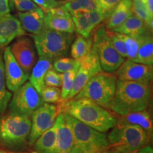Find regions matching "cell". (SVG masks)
Wrapping results in <instances>:
<instances>
[{
  "label": "cell",
  "mask_w": 153,
  "mask_h": 153,
  "mask_svg": "<svg viewBox=\"0 0 153 153\" xmlns=\"http://www.w3.org/2000/svg\"><path fill=\"white\" fill-rule=\"evenodd\" d=\"M31 127L30 117L9 114L0 117V144L9 148L26 143Z\"/></svg>",
  "instance_id": "obj_6"
},
{
  "label": "cell",
  "mask_w": 153,
  "mask_h": 153,
  "mask_svg": "<svg viewBox=\"0 0 153 153\" xmlns=\"http://www.w3.org/2000/svg\"><path fill=\"white\" fill-rule=\"evenodd\" d=\"M78 62L79 60H75L73 58L62 57L55 60L53 68L59 73H64L74 68Z\"/></svg>",
  "instance_id": "obj_33"
},
{
  "label": "cell",
  "mask_w": 153,
  "mask_h": 153,
  "mask_svg": "<svg viewBox=\"0 0 153 153\" xmlns=\"http://www.w3.org/2000/svg\"><path fill=\"white\" fill-rule=\"evenodd\" d=\"M120 38H122L126 49V58L132 61L136 58L137 51H138L140 43V37L134 38L123 34L119 33Z\"/></svg>",
  "instance_id": "obj_30"
},
{
  "label": "cell",
  "mask_w": 153,
  "mask_h": 153,
  "mask_svg": "<svg viewBox=\"0 0 153 153\" xmlns=\"http://www.w3.org/2000/svg\"><path fill=\"white\" fill-rule=\"evenodd\" d=\"M73 135V144L69 153H99L109 146L105 133H101L62 113Z\"/></svg>",
  "instance_id": "obj_3"
},
{
  "label": "cell",
  "mask_w": 153,
  "mask_h": 153,
  "mask_svg": "<svg viewBox=\"0 0 153 153\" xmlns=\"http://www.w3.org/2000/svg\"><path fill=\"white\" fill-rule=\"evenodd\" d=\"M56 137L55 153H69L73 144V135L69 126L66 123L62 113L55 120Z\"/></svg>",
  "instance_id": "obj_17"
},
{
  "label": "cell",
  "mask_w": 153,
  "mask_h": 153,
  "mask_svg": "<svg viewBox=\"0 0 153 153\" xmlns=\"http://www.w3.org/2000/svg\"><path fill=\"white\" fill-rule=\"evenodd\" d=\"M117 81L115 74L101 71L93 76L74 98L88 99L108 109L116 92Z\"/></svg>",
  "instance_id": "obj_5"
},
{
  "label": "cell",
  "mask_w": 153,
  "mask_h": 153,
  "mask_svg": "<svg viewBox=\"0 0 153 153\" xmlns=\"http://www.w3.org/2000/svg\"><path fill=\"white\" fill-rule=\"evenodd\" d=\"M117 125L140 126L151 136L152 135V120L147 109L117 116Z\"/></svg>",
  "instance_id": "obj_20"
},
{
  "label": "cell",
  "mask_w": 153,
  "mask_h": 153,
  "mask_svg": "<svg viewBox=\"0 0 153 153\" xmlns=\"http://www.w3.org/2000/svg\"><path fill=\"white\" fill-rule=\"evenodd\" d=\"M26 35L19 19L8 14L0 19V48L9 45L15 38Z\"/></svg>",
  "instance_id": "obj_16"
},
{
  "label": "cell",
  "mask_w": 153,
  "mask_h": 153,
  "mask_svg": "<svg viewBox=\"0 0 153 153\" xmlns=\"http://www.w3.org/2000/svg\"><path fill=\"white\" fill-rule=\"evenodd\" d=\"M57 105L60 113L70 115L101 133H106L117 124L116 114L88 99L73 98Z\"/></svg>",
  "instance_id": "obj_1"
},
{
  "label": "cell",
  "mask_w": 153,
  "mask_h": 153,
  "mask_svg": "<svg viewBox=\"0 0 153 153\" xmlns=\"http://www.w3.org/2000/svg\"><path fill=\"white\" fill-rule=\"evenodd\" d=\"M56 1H57V0H56ZM65 1V0H57V1Z\"/></svg>",
  "instance_id": "obj_47"
},
{
  "label": "cell",
  "mask_w": 153,
  "mask_h": 153,
  "mask_svg": "<svg viewBox=\"0 0 153 153\" xmlns=\"http://www.w3.org/2000/svg\"><path fill=\"white\" fill-rule=\"evenodd\" d=\"M43 102L58 104L61 101V89L55 87H45L41 94Z\"/></svg>",
  "instance_id": "obj_32"
},
{
  "label": "cell",
  "mask_w": 153,
  "mask_h": 153,
  "mask_svg": "<svg viewBox=\"0 0 153 153\" xmlns=\"http://www.w3.org/2000/svg\"><path fill=\"white\" fill-rule=\"evenodd\" d=\"M107 34L109 38L111 43L114 47L115 51L123 58H126V49L125 43L118 33L107 30Z\"/></svg>",
  "instance_id": "obj_34"
},
{
  "label": "cell",
  "mask_w": 153,
  "mask_h": 153,
  "mask_svg": "<svg viewBox=\"0 0 153 153\" xmlns=\"http://www.w3.org/2000/svg\"><path fill=\"white\" fill-rule=\"evenodd\" d=\"M3 60L6 86L9 90L15 91L26 83L29 75L22 70L16 62L9 46L6 47L4 50Z\"/></svg>",
  "instance_id": "obj_12"
},
{
  "label": "cell",
  "mask_w": 153,
  "mask_h": 153,
  "mask_svg": "<svg viewBox=\"0 0 153 153\" xmlns=\"http://www.w3.org/2000/svg\"><path fill=\"white\" fill-rule=\"evenodd\" d=\"M107 135L111 148L120 153H135L150 143L151 135L140 126L117 125Z\"/></svg>",
  "instance_id": "obj_4"
},
{
  "label": "cell",
  "mask_w": 153,
  "mask_h": 153,
  "mask_svg": "<svg viewBox=\"0 0 153 153\" xmlns=\"http://www.w3.org/2000/svg\"><path fill=\"white\" fill-rule=\"evenodd\" d=\"M44 24L45 28L57 31L65 32V33H74L75 27L73 21L71 18H63L53 16L48 11H45Z\"/></svg>",
  "instance_id": "obj_23"
},
{
  "label": "cell",
  "mask_w": 153,
  "mask_h": 153,
  "mask_svg": "<svg viewBox=\"0 0 153 153\" xmlns=\"http://www.w3.org/2000/svg\"><path fill=\"white\" fill-rule=\"evenodd\" d=\"M79 66V62L76 65V66L72 70H69L68 72L62 73V89H61V101H65L69 93L71 91L72 86H73L74 78H75L76 72H77L78 68Z\"/></svg>",
  "instance_id": "obj_29"
},
{
  "label": "cell",
  "mask_w": 153,
  "mask_h": 153,
  "mask_svg": "<svg viewBox=\"0 0 153 153\" xmlns=\"http://www.w3.org/2000/svg\"><path fill=\"white\" fill-rule=\"evenodd\" d=\"M46 11H48L53 16H57V17H63V18H71L72 16L70 13L66 10L62 6H59V7H55V8H53L49 9Z\"/></svg>",
  "instance_id": "obj_39"
},
{
  "label": "cell",
  "mask_w": 153,
  "mask_h": 153,
  "mask_svg": "<svg viewBox=\"0 0 153 153\" xmlns=\"http://www.w3.org/2000/svg\"><path fill=\"white\" fill-rule=\"evenodd\" d=\"M101 71L103 70L98 55L94 47L92 45L89 54L79 60V66L74 78L73 86L65 101L74 98L93 76Z\"/></svg>",
  "instance_id": "obj_11"
},
{
  "label": "cell",
  "mask_w": 153,
  "mask_h": 153,
  "mask_svg": "<svg viewBox=\"0 0 153 153\" xmlns=\"http://www.w3.org/2000/svg\"><path fill=\"white\" fill-rule=\"evenodd\" d=\"M9 47L16 62L29 75L36 62L35 48L32 40L28 37H19Z\"/></svg>",
  "instance_id": "obj_13"
},
{
  "label": "cell",
  "mask_w": 153,
  "mask_h": 153,
  "mask_svg": "<svg viewBox=\"0 0 153 153\" xmlns=\"http://www.w3.org/2000/svg\"><path fill=\"white\" fill-rule=\"evenodd\" d=\"M93 46L104 72L111 73L116 72L125 60V58L120 56L112 46L104 25H101L96 30L94 35Z\"/></svg>",
  "instance_id": "obj_8"
},
{
  "label": "cell",
  "mask_w": 153,
  "mask_h": 153,
  "mask_svg": "<svg viewBox=\"0 0 153 153\" xmlns=\"http://www.w3.org/2000/svg\"><path fill=\"white\" fill-rule=\"evenodd\" d=\"M14 92L9 106L11 114L31 117L33 113L44 103L41 94L29 82H26Z\"/></svg>",
  "instance_id": "obj_9"
},
{
  "label": "cell",
  "mask_w": 153,
  "mask_h": 153,
  "mask_svg": "<svg viewBox=\"0 0 153 153\" xmlns=\"http://www.w3.org/2000/svg\"><path fill=\"white\" fill-rule=\"evenodd\" d=\"M17 16L24 30L33 35H40L46 29L44 24L45 12L41 8L36 11L19 12Z\"/></svg>",
  "instance_id": "obj_18"
},
{
  "label": "cell",
  "mask_w": 153,
  "mask_h": 153,
  "mask_svg": "<svg viewBox=\"0 0 153 153\" xmlns=\"http://www.w3.org/2000/svg\"><path fill=\"white\" fill-rule=\"evenodd\" d=\"M133 62L147 65H152L153 39L152 33L140 36V43L137 53L136 58Z\"/></svg>",
  "instance_id": "obj_25"
},
{
  "label": "cell",
  "mask_w": 153,
  "mask_h": 153,
  "mask_svg": "<svg viewBox=\"0 0 153 153\" xmlns=\"http://www.w3.org/2000/svg\"><path fill=\"white\" fill-rule=\"evenodd\" d=\"M11 97V93L7 90L6 86L3 55L0 51V116L7 111Z\"/></svg>",
  "instance_id": "obj_27"
},
{
  "label": "cell",
  "mask_w": 153,
  "mask_h": 153,
  "mask_svg": "<svg viewBox=\"0 0 153 153\" xmlns=\"http://www.w3.org/2000/svg\"><path fill=\"white\" fill-rule=\"evenodd\" d=\"M121 0H96L101 11L104 14L106 20Z\"/></svg>",
  "instance_id": "obj_36"
},
{
  "label": "cell",
  "mask_w": 153,
  "mask_h": 153,
  "mask_svg": "<svg viewBox=\"0 0 153 153\" xmlns=\"http://www.w3.org/2000/svg\"><path fill=\"white\" fill-rule=\"evenodd\" d=\"M99 153H120V152H117V151L114 150V149L111 148L110 147H108V148L104 149V150L101 151V152H99Z\"/></svg>",
  "instance_id": "obj_43"
},
{
  "label": "cell",
  "mask_w": 153,
  "mask_h": 153,
  "mask_svg": "<svg viewBox=\"0 0 153 153\" xmlns=\"http://www.w3.org/2000/svg\"><path fill=\"white\" fill-rule=\"evenodd\" d=\"M61 6H62L67 11H69L70 14L74 11L78 10L101 11L96 0H74L62 4Z\"/></svg>",
  "instance_id": "obj_28"
},
{
  "label": "cell",
  "mask_w": 153,
  "mask_h": 153,
  "mask_svg": "<svg viewBox=\"0 0 153 153\" xmlns=\"http://www.w3.org/2000/svg\"><path fill=\"white\" fill-rule=\"evenodd\" d=\"M75 31L85 38H89L92 30L106 20L104 14L98 10H78L71 13Z\"/></svg>",
  "instance_id": "obj_15"
},
{
  "label": "cell",
  "mask_w": 153,
  "mask_h": 153,
  "mask_svg": "<svg viewBox=\"0 0 153 153\" xmlns=\"http://www.w3.org/2000/svg\"><path fill=\"white\" fill-rule=\"evenodd\" d=\"M56 123L36 140L34 143L33 150L36 153H55Z\"/></svg>",
  "instance_id": "obj_24"
},
{
  "label": "cell",
  "mask_w": 153,
  "mask_h": 153,
  "mask_svg": "<svg viewBox=\"0 0 153 153\" xmlns=\"http://www.w3.org/2000/svg\"><path fill=\"white\" fill-rule=\"evenodd\" d=\"M60 113L58 105L43 103L38 107L31 116V127L28 137V144L33 145L42 134L53 127Z\"/></svg>",
  "instance_id": "obj_10"
},
{
  "label": "cell",
  "mask_w": 153,
  "mask_h": 153,
  "mask_svg": "<svg viewBox=\"0 0 153 153\" xmlns=\"http://www.w3.org/2000/svg\"><path fill=\"white\" fill-rule=\"evenodd\" d=\"M132 11H133V14L134 15L142 19L152 31L153 18H151L142 0H133V1H132Z\"/></svg>",
  "instance_id": "obj_31"
},
{
  "label": "cell",
  "mask_w": 153,
  "mask_h": 153,
  "mask_svg": "<svg viewBox=\"0 0 153 153\" xmlns=\"http://www.w3.org/2000/svg\"><path fill=\"white\" fill-rule=\"evenodd\" d=\"M0 153H7V152L4 150H1V149H0Z\"/></svg>",
  "instance_id": "obj_45"
},
{
  "label": "cell",
  "mask_w": 153,
  "mask_h": 153,
  "mask_svg": "<svg viewBox=\"0 0 153 153\" xmlns=\"http://www.w3.org/2000/svg\"><path fill=\"white\" fill-rule=\"evenodd\" d=\"M9 153H28V152H9Z\"/></svg>",
  "instance_id": "obj_46"
},
{
  "label": "cell",
  "mask_w": 153,
  "mask_h": 153,
  "mask_svg": "<svg viewBox=\"0 0 153 153\" xmlns=\"http://www.w3.org/2000/svg\"><path fill=\"white\" fill-rule=\"evenodd\" d=\"M135 153H153V149L150 145H147L137 150Z\"/></svg>",
  "instance_id": "obj_42"
},
{
  "label": "cell",
  "mask_w": 153,
  "mask_h": 153,
  "mask_svg": "<svg viewBox=\"0 0 153 153\" xmlns=\"http://www.w3.org/2000/svg\"><path fill=\"white\" fill-rule=\"evenodd\" d=\"M116 75L120 81L151 82L153 76L152 65L140 64L127 59L116 70Z\"/></svg>",
  "instance_id": "obj_14"
},
{
  "label": "cell",
  "mask_w": 153,
  "mask_h": 153,
  "mask_svg": "<svg viewBox=\"0 0 153 153\" xmlns=\"http://www.w3.org/2000/svg\"><path fill=\"white\" fill-rule=\"evenodd\" d=\"M62 74L58 73L53 69H51L47 72L44 78L45 87H55L60 88L62 87Z\"/></svg>",
  "instance_id": "obj_35"
},
{
  "label": "cell",
  "mask_w": 153,
  "mask_h": 153,
  "mask_svg": "<svg viewBox=\"0 0 153 153\" xmlns=\"http://www.w3.org/2000/svg\"><path fill=\"white\" fill-rule=\"evenodd\" d=\"M147 11L151 18H153V0H142Z\"/></svg>",
  "instance_id": "obj_41"
},
{
  "label": "cell",
  "mask_w": 153,
  "mask_h": 153,
  "mask_svg": "<svg viewBox=\"0 0 153 153\" xmlns=\"http://www.w3.org/2000/svg\"><path fill=\"white\" fill-rule=\"evenodd\" d=\"M74 1V0H65V1H59V4L62 5V4L65 3V2H68V1Z\"/></svg>",
  "instance_id": "obj_44"
},
{
  "label": "cell",
  "mask_w": 153,
  "mask_h": 153,
  "mask_svg": "<svg viewBox=\"0 0 153 153\" xmlns=\"http://www.w3.org/2000/svg\"><path fill=\"white\" fill-rule=\"evenodd\" d=\"M32 38L39 56L55 60L68 54L74 34L46 28L40 35H32Z\"/></svg>",
  "instance_id": "obj_7"
},
{
  "label": "cell",
  "mask_w": 153,
  "mask_h": 153,
  "mask_svg": "<svg viewBox=\"0 0 153 153\" xmlns=\"http://www.w3.org/2000/svg\"><path fill=\"white\" fill-rule=\"evenodd\" d=\"M53 61L48 57L39 56L38 60L32 68L31 74L28 76L29 82L40 94L45 87L44 83L45 74L49 70L53 68Z\"/></svg>",
  "instance_id": "obj_21"
},
{
  "label": "cell",
  "mask_w": 153,
  "mask_h": 153,
  "mask_svg": "<svg viewBox=\"0 0 153 153\" xmlns=\"http://www.w3.org/2000/svg\"><path fill=\"white\" fill-rule=\"evenodd\" d=\"M38 7L43 9L44 12L49 9L59 7V1L56 0H32Z\"/></svg>",
  "instance_id": "obj_38"
},
{
  "label": "cell",
  "mask_w": 153,
  "mask_h": 153,
  "mask_svg": "<svg viewBox=\"0 0 153 153\" xmlns=\"http://www.w3.org/2000/svg\"><path fill=\"white\" fill-rule=\"evenodd\" d=\"M10 13L9 0H0V19Z\"/></svg>",
  "instance_id": "obj_40"
},
{
  "label": "cell",
  "mask_w": 153,
  "mask_h": 153,
  "mask_svg": "<svg viewBox=\"0 0 153 153\" xmlns=\"http://www.w3.org/2000/svg\"><path fill=\"white\" fill-rule=\"evenodd\" d=\"M14 7L20 12H27L39 9L41 7L33 2L32 0H10Z\"/></svg>",
  "instance_id": "obj_37"
},
{
  "label": "cell",
  "mask_w": 153,
  "mask_h": 153,
  "mask_svg": "<svg viewBox=\"0 0 153 153\" xmlns=\"http://www.w3.org/2000/svg\"><path fill=\"white\" fill-rule=\"evenodd\" d=\"M152 96L151 82L120 81L108 109L118 116L146 110Z\"/></svg>",
  "instance_id": "obj_2"
},
{
  "label": "cell",
  "mask_w": 153,
  "mask_h": 153,
  "mask_svg": "<svg viewBox=\"0 0 153 153\" xmlns=\"http://www.w3.org/2000/svg\"><path fill=\"white\" fill-rule=\"evenodd\" d=\"M133 0H121L108 19H106L105 27L111 30L122 24L128 17L133 15L132 11Z\"/></svg>",
  "instance_id": "obj_22"
},
{
  "label": "cell",
  "mask_w": 153,
  "mask_h": 153,
  "mask_svg": "<svg viewBox=\"0 0 153 153\" xmlns=\"http://www.w3.org/2000/svg\"><path fill=\"white\" fill-rule=\"evenodd\" d=\"M93 45V39L85 38L78 35L71 46L72 57L75 60H79L90 52Z\"/></svg>",
  "instance_id": "obj_26"
},
{
  "label": "cell",
  "mask_w": 153,
  "mask_h": 153,
  "mask_svg": "<svg viewBox=\"0 0 153 153\" xmlns=\"http://www.w3.org/2000/svg\"><path fill=\"white\" fill-rule=\"evenodd\" d=\"M111 31L134 38H139L152 32L142 19L134 14L128 17L117 28L112 29Z\"/></svg>",
  "instance_id": "obj_19"
}]
</instances>
